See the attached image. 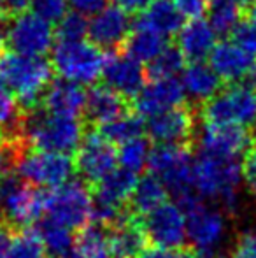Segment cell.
<instances>
[{
    "label": "cell",
    "instance_id": "obj_1",
    "mask_svg": "<svg viewBox=\"0 0 256 258\" xmlns=\"http://www.w3.org/2000/svg\"><path fill=\"white\" fill-rule=\"evenodd\" d=\"M242 174L237 158L198 150L193 158V183L198 197L221 206L226 214H237L240 206L239 186Z\"/></svg>",
    "mask_w": 256,
    "mask_h": 258
},
{
    "label": "cell",
    "instance_id": "obj_2",
    "mask_svg": "<svg viewBox=\"0 0 256 258\" xmlns=\"http://www.w3.org/2000/svg\"><path fill=\"white\" fill-rule=\"evenodd\" d=\"M53 72V65L42 56H27L11 49L0 51V81L16 95L25 112L41 105Z\"/></svg>",
    "mask_w": 256,
    "mask_h": 258
},
{
    "label": "cell",
    "instance_id": "obj_3",
    "mask_svg": "<svg viewBox=\"0 0 256 258\" xmlns=\"http://www.w3.org/2000/svg\"><path fill=\"white\" fill-rule=\"evenodd\" d=\"M86 121L74 116H58L44 111L32 109L25 112L23 139L30 148L58 153H75L86 132Z\"/></svg>",
    "mask_w": 256,
    "mask_h": 258
},
{
    "label": "cell",
    "instance_id": "obj_4",
    "mask_svg": "<svg viewBox=\"0 0 256 258\" xmlns=\"http://www.w3.org/2000/svg\"><path fill=\"white\" fill-rule=\"evenodd\" d=\"M193 150L179 144H156L151 148L147 169L160 177L168 195L176 199L183 209L200 201L193 183Z\"/></svg>",
    "mask_w": 256,
    "mask_h": 258
},
{
    "label": "cell",
    "instance_id": "obj_5",
    "mask_svg": "<svg viewBox=\"0 0 256 258\" xmlns=\"http://www.w3.org/2000/svg\"><path fill=\"white\" fill-rule=\"evenodd\" d=\"M46 213V191L18 174L9 172L0 181V220L9 227L28 228Z\"/></svg>",
    "mask_w": 256,
    "mask_h": 258
},
{
    "label": "cell",
    "instance_id": "obj_6",
    "mask_svg": "<svg viewBox=\"0 0 256 258\" xmlns=\"http://www.w3.org/2000/svg\"><path fill=\"white\" fill-rule=\"evenodd\" d=\"M13 170L21 179L28 181L37 188H56L70 181L75 170L74 160L67 153L35 150L25 144L13 158Z\"/></svg>",
    "mask_w": 256,
    "mask_h": 258
},
{
    "label": "cell",
    "instance_id": "obj_7",
    "mask_svg": "<svg viewBox=\"0 0 256 258\" xmlns=\"http://www.w3.org/2000/svg\"><path fill=\"white\" fill-rule=\"evenodd\" d=\"M202 121L228 123L239 126L256 125V83H233L221 88L200 109Z\"/></svg>",
    "mask_w": 256,
    "mask_h": 258
},
{
    "label": "cell",
    "instance_id": "obj_8",
    "mask_svg": "<svg viewBox=\"0 0 256 258\" xmlns=\"http://www.w3.org/2000/svg\"><path fill=\"white\" fill-rule=\"evenodd\" d=\"M46 213L70 230H82L93 218V188L82 179H70L46 191Z\"/></svg>",
    "mask_w": 256,
    "mask_h": 258
},
{
    "label": "cell",
    "instance_id": "obj_9",
    "mask_svg": "<svg viewBox=\"0 0 256 258\" xmlns=\"http://www.w3.org/2000/svg\"><path fill=\"white\" fill-rule=\"evenodd\" d=\"M102 49L86 41H58L51 49L53 71L77 85H93L102 76Z\"/></svg>",
    "mask_w": 256,
    "mask_h": 258
},
{
    "label": "cell",
    "instance_id": "obj_10",
    "mask_svg": "<svg viewBox=\"0 0 256 258\" xmlns=\"http://www.w3.org/2000/svg\"><path fill=\"white\" fill-rule=\"evenodd\" d=\"M186 235L192 248L204 258H221V246L228 232L226 213L218 207L193 202L186 209Z\"/></svg>",
    "mask_w": 256,
    "mask_h": 258
},
{
    "label": "cell",
    "instance_id": "obj_11",
    "mask_svg": "<svg viewBox=\"0 0 256 258\" xmlns=\"http://www.w3.org/2000/svg\"><path fill=\"white\" fill-rule=\"evenodd\" d=\"M55 30L51 23L35 13H20L11 16L6 25V44L11 51L27 56H44L53 49Z\"/></svg>",
    "mask_w": 256,
    "mask_h": 258
},
{
    "label": "cell",
    "instance_id": "obj_12",
    "mask_svg": "<svg viewBox=\"0 0 256 258\" xmlns=\"http://www.w3.org/2000/svg\"><path fill=\"white\" fill-rule=\"evenodd\" d=\"M74 165L82 181L93 186L116 169L118 151L113 143L100 136L99 130L86 126L84 137L75 150Z\"/></svg>",
    "mask_w": 256,
    "mask_h": 258
},
{
    "label": "cell",
    "instance_id": "obj_13",
    "mask_svg": "<svg viewBox=\"0 0 256 258\" xmlns=\"http://www.w3.org/2000/svg\"><path fill=\"white\" fill-rule=\"evenodd\" d=\"M147 241L165 249H181L186 246V214L179 204L165 202L154 211L140 216Z\"/></svg>",
    "mask_w": 256,
    "mask_h": 258
},
{
    "label": "cell",
    "instance_id": "obj_14",
    "mask_svg": "<svg viewBox=\"0 0 256 258\" xmlns=\"http://www.w3.org/2000/svg\"><path fill=\"white\" fill-rule=\"evenodd\" d=\"M146 130L149 141L154 144L193 146L197 137V111L186 104L168 109L151 116Z\"/></svg>",
    "mask_w": 256,
    "mask_h": 258
},
{
    "label": "cell",
    "instance_id": "obj_15",
    "mask_svg": "<svg viewBox=\"0 0 256 258\" xmlns=\"http://www.w3.org/2000/svg\"><path fill=\"white\" fill-rule=\"evenodd\" d=\"M195 141L198 143V150L219 156H228V158H237L251 148V144L254 143V134H251L246 126L202 121Z\"/></svg>",
    "mask_w": 256,
    "mask_h": 258
},
{
    "label": "cell",
    "instance_id": "obj_16",
    "mask_svg": "<svg viewBox=\"0 0 256 258\" xmlns=\"http://www.w3.org/2000/svg\"><path fill=\"white\" fill-rule=\"evenodd\" d=\"M209 63L228 85L256 83V54L240 48L235 41H221L209 56Z\"/></svg>",
    "mask_w": 256,
    "mask_h": 258
},
{
    "label": "cell",
    "instance_id": "obj_17",
    "mask_svg": "<svg viewBox=\"0 0 256 258\" xmlns=\"http://www.w3.org/2000/svg\"><path fill=\"white\" fill-rule=\"evenodd\" d=\"M146 71L142 63L128 53H111L104 60L102 76L104 85L113 88L127 100H133L146 85Z\"/></svg>",
    "mask_w": 256,
    "mask_h": 258
},
{
    "label": "cell",
    "instance_id": "obj_18",
    "mask_svg": "<svg viewBox=\"0 0 256 258\" xmlns=\"http://www.w3.org/2000/svg\"><path fill=\"white\" fill-rule=\"evenodd\" d=\"M132 28V18L127 11L106 6L88 21V39L100 49H114L127 42Z\"/></svg>",
    "mask_w": 256,
    "mask_h": 258
},
{
    "label": "cell",
    "instance_id": "obj_19",
    "mask_svg": "<svg viewBox=\"0 0 256 258\" xmlns=\"http://www.w3.org/2000/svg\"><path fill=\"white\" fill-rule=\"evenodd\" d=\"M185 104L186 95L178 78L151 79L133 99L135 112H139L140 116H147V118Z\"/></svg>",
    "mask_w": 256,
    "mask_h": 258
},
{
    "label": "cell",
    "instance_id": "obj_20",
    "mask_svg": "<svg viewBox=\"0 0 256 258\" xmlns=\"http://www.w3.org/2000/svg\"><path fill=\"white\" fill-rule=\"evenodd\" d=\"M107 235L113 258H137L149 242L140 216H135L130 209L121 220L107 227Z\"/></svg>",
    "mask_w": 256,
    "mask_h": 258
},
{
    "label": "cell",
    "instance_id": "obj_21",
    "mask_svg": "<svg viewBox=\"0 0 256 258\" xmlns=\"http://www.w3.org/2000/svg\"><path fill=\"white\" fill-rule=\"evenodd\" d=\"M41 105L51 114L79 118L84 114L86 92L82 90V85L68 81L65 78L53 79L42 95Z\"/></svg>",
    "mask_w": 256,
    "mask_h": 258
},
{
    "label": "cell",
    "instance_id": "obj_22",
    "mask_svg": "<svg viewBox=\"0 0 256 258\" xmlns=\"http://www.w3.org/2000/svg\"><path fill=\"white\" fill-rule=\"evenodd\" d=\"M181 85L186 99H190L195 104V107L200 109L221 90V79L211 67V63L192 61L183 69Z\"/></svg>",
    "mask_w": 256,
    "mask_h": 258
},
{
    "label": "cell",
    "instance_id": "obj_23",
    "mask_svg": "<svg viewBox=\"0 0 256 258\" xmlns=\"http://www.w3.org/2000/svg\"><path fill=\"white\" fill-rule=\"evenodd\" d=\"M218 34L207 20L195 18L181 27L178 34V48L190 61H204L216 48Z\"/></svg>",
    "mask_w": 256,
    "mask_h": 258
},
{
    "label": "cell",
    "instance_id": "obj_24",
    "mask_svg": "<svg viewBox=\"0 0 256 258\" xmlns=\"http://www.w3.org/2000/svg\"><path fill=\"white\" fill-rule=\"evenodd\" d=\"M128 111L127 99L116 93L107 85L92 86L90 92H86V105L84 118L88 126H99L114 119L116 116Z\"/></svg>",
    "mask_w": 256,
    "mask_h": 258
},
{
    "label": "cell",
    "instance_id": "obj_25",
    "mask_svg": "<svg viewBox=\"0 0 256 258\" xmlns=\"http://www.w3.org/2000/svg\"><path fill=\"white\" fill-rule=\"evenodd\" d=\"M183 20H185V16L179 13V9L172 0H153L140 13L137 25L151 28V30L158 32L168 39L179 34L181 27L185 25Z\"/></svg>",
    "mask_w": 256,
    "mask_h": 258
},
{
    "label": "cell",
    "instance_id": "obj_26",
    "mask_svg": "<svg viewBox=\"0 0 256 258\" xmlns=\"http://www.w3.org/2000/svg\"><path fill=\"white\" fill-rule=\"evenodd\" d=\"M167 199L168 190L163 184V181L149 172L140 177V179H137V184L133 188V194L128 202V209L135 216H146L147 213L165 204Z\"/></svg>",
    "mask_w": 256,
    "mask_h": 258
},
{
    "label": "cell",
    "instance_id": "obj_27",
    "mask_svg": "<svg viewBox=\"0 0 256 258\" xmlns=\"http://www.w3.org/2000/svg\"><path fill=\"white\" fill-rule=\"evenodd\" d=\"M167 37H163L158 32L151 30L142 25H137L130 32L127 42H125V49L130 56L139 60L140 63H149L158 56L165 48H167Z\"/></svg>",
    "mask_w": 256,
    "mask_h": 258
},
{
    "label": "cell",
    "instance_id": "obj_28",
    "mask_svg": "<svg viewBox=\"0 0 256 258\" xmlns=\"http://www.w3.org/2000/svg\"><path fill=\"white\" fill-rule=\"evenodd\" d=\"M23 118L25 111L16 95L0 81V139L6 143L23 139Z\"/></svg>",
    "mask_w": 256,
    "mask_h": 258
},
{
    "label": "cell",
    "instance_id": "obj_29",
    "mask_svg": "<svg viewBox=\"0 0 256 258\" xmlns=\"http://www.w3.org/2000/svg\"><path fill=\"white\" fill-rule=\"evenodd\" d=\"M65 258H113L107 230H104L102 225H88L79 230L74 248Z\"/></svg>",
    "mask_w": 256,
    "mask_h": 258
},
{
    "label": "cell",
    "instance_id": "obj_30",
    "mask_svg": "<svg viewBox=\"0 0 256 258\" xmlns=\"http://www.w3.org/2000/svg\"><path fill=\"white\" fill-rule=\"evenodd\" d=\"M100 132V136L104 139H107L109 143H113L114 146H120V144L127 143V141H132L135 137H140L144 132V121L142 116L139 112H130L125 111L123 114L116 116L114 119L107 123H102V125L95 126Z\"/></svg>",
    "mask_w": 256,
    "mask_h": 258
},
{
    "label": "cell",
    "instance_id": "obj_31",
    "mask_svg": "<svg viewBox=\"0 0 256 258\" xmlns=\"http://www.w3.org/2000/svg\"><path fill=\"white\" fill-rule=\"evenodd\" d=\"M242 7L235 0H209L207 2V21L218 35H232L237 25L242 21Z\"/></svg>",
    "mask_w": 256,
    "mask_h": 258
},
{
    "label": "cell",
    "instance_id": "obj_32",
    "mask_svg": "<svg viewBox=\"0 0 256 258\" xmlns=\"http://www.w3.org/2000/svg\"><path fill=\"white\" fill-rule=\"evenodd\" d=\"M37 234L44 242L46 251H49L55 258H65L74 248V235L70 228L51 220L49 216L39 221Z\"/></svg>",
    "mask_w": 256,
    "mask_h": 258
},
{
    "label": "cell",
    "instance_id": "obj_33",
    "mask_svg": "<svg viewBox=\"0 0 256 258\" xmlns=\"http://www.w3.org/2000/svg\"><path fill=\"white\" fill-rule=\"evenodd\" d=\"M46 248L37 230L20 228L14 230L7 258H44Z\"/></svg>",
    "mask_w": 256,
    "mask_h": 258
},
{
    "label": "cell",
    "instance_id": "obj_34",
    "mask_svg": "<svg viewBox=\"0 0 256 258\" xmlns=\"http://www.w3.org/2000/svg\"><path fill=\"white\" fill-rule=\"evenodd\" d=\"M185 54L178 46H167L153 61H149L147 76L149 79H165L176 78L185 69Z\"/></svg>",
    "mask_w": 256,
    "mask_h": 258
},
{
    "label": "cell",
    "instance_id": "obj_35",
    "mask_svg": "<svg viewBox=\"0 0 256 258\" xmlns=\"http://www.w3.org/2000/svg\"><path fill=\"white\" fill-rule=\"evenodd\" d=\"M149 141L144 139L142 136L135 137L132 141L120 144V151H118V162L123 169L132 170V172H140L144 167H147L151 155Z\"/></svg>",
    "mask_w": 256,
    "mask_h": 258
},
{
    "label": "cell",
    "instance_id": "obj_36",
    "mask_svg": "<svg viewBox=\"0 0 256 258\" xmlns=\"http://www.w3.org/2000/svg\"><path fill=\"white\" fill-rule=\"evenodd\" d=\"M55 35L58 41H82L88 37V20L81 13H67L56 27Z\"/></svg>",
    "mask_w": 256,
    "mask_h": 258
},
{
    "label": "cell",
    "instance_id": "obj_37",
    "mask_svg": "<svg viewBox=\"0 0 256 258\" xmlns=\"http://www.w3.org/2000/svg\"><path fill=\"white\" fill-rule=\"evenodd\" d=\"M30 9L48 23L58 25L68 13V2L67 0H32Z\"/></svg>",
    "mask_w": 256,
    "mask_h": 258
},
{
    "label": "cell",
    "instance_id": "obj_38",
    "mask_svg": "<svg viewBox=\"0 0 256 258\" xmlns=\"http://www.w3.org/2000/svg\"><path fill=\"white\" fill-rule=\"evenodd\" d=\"M228 258H256V227L237 232Z\"/></svg>",
    "mask_w": 256,
    "mask_h": 258
},
{
    "label": "cell",
    "instance_id": "obj_39",
    "mask_svg": "<svg viewBox=\"0 0 256 258\" xmlns=\"http://www.w3.org/2000/svg\"><path fill=\"white\" fill-rule=\"evenodd\" d=\"M232 39L246 51L256 54V23L254 21H240L232 32Z\"/></svg>",
    "mask_w": 256,
    "mask_h": 258
},
{
    "label": "cell",
    "instance_id": "obj_40",
    "mask_svg": "<svg viewBox=\"0 0 256 258\" xmlns=\"http://www.w3.org/2000/svg\"><path fill=\"white\" fill-rule=\"evenodd\" d=\"M240 174H242L247 190L251 191L253 197H256V139L249 150L244 153V160L240 163Z\"/></svg>",
    "mask_w": 256,
    "mask_h": 258
},
{
    "label": "cell",
    "instance_id": "obj_41",
    "mask_svg": "<svg viewBox=\"0 0 256 258\" xmlns=\"http://www.w3.org/2000/svg\"><path fill=\"white\" fill-rule=\"evenodd\" d=\"M179 13L188 20H195V18H202L207 11L209 0H172Z\"/></svg>",
    "mask_w": 256,
    "mask_h": 258
},
{
    "label": "cell",
    "instance_id": "obj_42",
    "mask_svg": "<svg viewBox=\"0 0 256 258\" xmlns=\"http://www.w3.org/2000/svg\"><path fill=\"white\" fill-rule=\"evenodd\" d=\"M67 2L68 7H72V11H75V13H81L84 16H93L100 9H104L109 0H67Z\"/></svg>",
    "mask_w": 256,
    "mask_h": 258
},
{
    "label": "cell",
    "instance_id": "obj_43",
    "mask_svg": "<svg viewBox=\"0 0 256 258\" xmlns=\"http://www.w3.org/2000/svg\"><path fill=\"white\" fill-rule=\"evenodd\" d=\"M13 172V148L0 139V181Z\"/></svg>",
    "mask_w": 256,
    "mask_h": 258
},
{
    "label": "cell",
    "instance_id": "obj_44",
    "mask_svg": "<svg viewBox=\"0 0 256 258\" xmlns=\"http://www.w3.org/2000/svg\"><path fill=\"white\" fill-rule=\"evenodd\" d=\"M113 2L123 11H127L128 14H140L153 0H113Z\"/></svg>",
    "mask_w": 256,
    "mask_h": 258
},
{
    "label": "cell",
    "instance_id": "obj_45",
    "mask_svg": "<svg viewBox=\"0 0 256 258\" xmlns=\"http://www.w3.org/2000/svg\"><path fill=\"white\" fill-rule=\"evenodd\" d=\"M14 230H16V228L9 227L7 223L0 221V258H7L9 246H11V239H13Z\"/></svg>",
    "mask_w": 256,
    "mask_h": 258
},
{
    "label": "cell",
    "instance_id": "obj_46",
    "mask_svg": "<svg viewBox=\"0 0 256 258\" xmlns=\"http://www.w3.org/2000/svg\"><path fill=\"white\" fill-rule=\"evenodd\" d=\"M32 0H4V11L9 16H14V14L25 13V11L30 7Z\"/></svg>",
    "mask_w": 256,
    "mask_h": 258
},
{
    "label": "cell",
    "instance_id": "obj_47",
    "mask_svg": "<svg viewBox=\"0 0 256 258\" xmlns=\"http://www.w3.org/2000/svg\"><path fill=\"white\" fill-rule=\"evenodd\" d=\"M137 258H174V255L170 253V249L158 248V246H149V248L144 249Z\"/></svg>",
    "mask_w": 256,
    "mask_h": 258
},
{
    "label": "cell",
    "instance_id": "obj_48",
    "mask_svg": "<svg viewBox=\"0 0 256 258\" xmlns=\"http://www.w3.org/2000/svg\"><path fill=\"white\" fill-rule=\"evenodd\" d=\"M174 258H204L200 255L198 251H195L193 248H181V249H178V253L174 255Z\"/></svg>",
    "mask_w": 256,
    "mask_h": 258
},
{
    "label": "cell",
    "instance_id": "obj_49",
    "mask_svg": "<svg viewBox=\"0 0 256 258\" xmlns=\"http://www.w3.org/2000/svg\"><path fill=\"white\" fill-rule=\"evenodd\" d=\"M235 2L242 7V11H251V7L256 4V0H235Z\"/></svg>",
    "mask_w": 256,
    "mask_h": 258
},
{
    "label": "cell",
    "instance_id": "obj_50",
    "mask_svg": "<svg viewBox=\"0 0 256 258\" xmlns=\"http://www.w3.org/2000/svg\"><path fill=\"white\" fill-rule=\"evenodd\" d=\"M4 42H6V27L2 25V18H0V49H2Z\"/></svg>",
    "mask_w": 256,
    "mask_h": 258
},
{
    "label": "cell",
    "instance_id": "obj_51",
    "mask_svg": "<svg viewBox=\"0 0 256 258\" xmlns=\"http://www.w3.org/2000/svg\"><path fill=\"white\" fill-rule=\"evenodd\" d=\"M251 21H254V23H256V4L251 7Z\"/></svg>",
    "mask_w": 256,
    "mask_h": 258
},
{
    "label": "cell",
    "instance_id": "obj_52",
    "mask_svg": "<svg viewBox=\"0 0 256 258\" xmlns=\"http://www.w3.org/2000/svg\"><path fill=\"white\" fill-rule=\"evenodd\" d=\"M4 16H6V11H4V0H0V18L4 20Z\"/></svg>",
    "mask_w": 256,
    "mask_h": 258
},
{
    "label": "cell",
    "instance_id": "obj_53",
    "mask_svg": "<svg viewBox=\"0 0 256 258\" xmlns=\"http://www.w3.org/2000/svg\"><path fill=\"white\" fill-rule=\"evenodd\" d=\"M254 126H256V125H254ZM254 139H256V132H254Z\"/></svg>",
    "mask_w": 256,
    "mask_h": 258
},
{
    "label": "cell",
    "instance_id": "obj_54",
    "mask_svg": "<svg viewBox=\"0 0 256 258\" xmlns=\"http://www.w3.org/2000/svg\"><path fill=\"white\" fill-rule=\"evenodd\" d=\"M221 258H226V256H221Z\"/></svg>",
    "mask_w": 256,
    "mask_h": 258
},
{
    "label": "cell",
    "instance_id": "obj_55",
    "mask_svg": "<svg viewBox=\"0 0 256 258\" xmlns=\"http://www.w3.org/2000/svg\"><path fill=\"white\" fill-rule=\"evenodd\" d=\"M0 221H2V220H0Z\"/></svg>",
    "mask_w": 256,
    "mask_h": 258
}]
</instances>
